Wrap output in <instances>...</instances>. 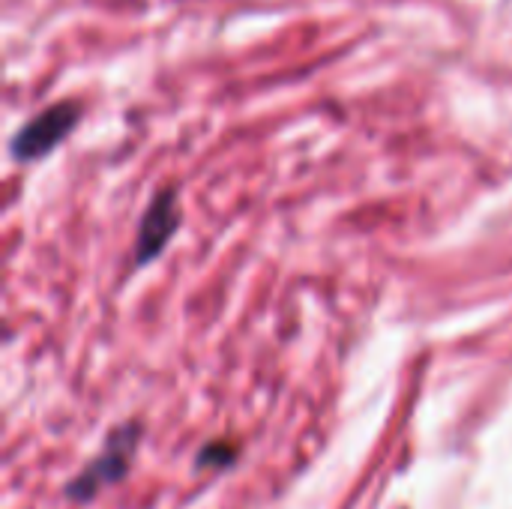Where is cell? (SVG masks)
<instances>
[{
  "label": "cell",
  "instance_id": "obj_2",
  "mask_svg": "<svg viewBox=\"0 0 512 509\" xmlns=\"http://www.w3.org/2000/svg\"><path fill=\"white\" fill-rule=\"evenodd\" d=\"M180 228V201H177V192L174 189H162L141 225H138V237H135V264H150L153 258L162 255V249L168 246V240L174 237V231Z\"/></svg>",
  "mask_w": 512,
  "mask_h": 509
},
{
  "label": "cell",
  "instance_id": "obj_1",
  "mask_svg": "<svg viewBox=\"0 0 512 509\" xmlns=\"http://www.w3.org/2000/svg\"><path fill=\"white\" fill-rule=\"evenodd\" d=\"M81 105L78 102H57L36 117H30L9 141V150L18 162H33L48 156L78 123Z\"/></svg>",
  "mask_w": 512,
  "mask_h": 509
},
{
  "label": "cell",
  "instance_id": "obj_3",
  "mask_svg": "<svg viewBox=\"0 0 512 509\" xmlns=\"http://www.w3.org/2000/svg\"><path fill=\"white\" fill-rule=\"evenodd\" d=\"M135 429H126V432H120L117 438H114V444H108L105 447V453L81 474V480L75 483V498H87V495H93L99 486H105V483H111V480H117L120 474H123V468H126V462H129V456H132V450H135Z\"/></svg>",
  "mask_w": 512,
  "mask_h": 509
}]
</instances>
